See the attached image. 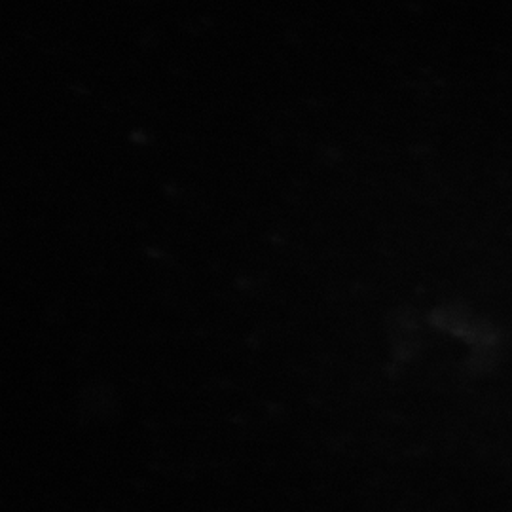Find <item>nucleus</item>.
Wrapping results in <instances>:
<instances>
[]
</instances>
